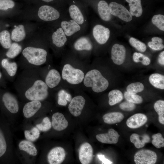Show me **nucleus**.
Listing matches in <instances>:
<instances>
[{"label": "nucleus", "mask_w": 164, "mask_h": 164, "mask_svg": "<svg viewBox=\"0 0 164 164\" xmlns=\"http://www.w3.org/2000/svg\"><path fill=\"white\" fill-rule=\"evenodd\" d=\"M84 84L86 87H91L96 93L105 90L109 86L108 81L98 70L93 69L88 72L84 76Z\"/></svg>", "instance_id": "nucleus-1"}, {"label": "nucleus", "mask_w": 164, "mask_h": 164, "mask_svg": "<svg viewBox=\"0 0 164 164\" xmlns=\"http://www.w3.org/2000/svg\"><path fill=\"white\" fill-rule=\"evenodd\" d=\"M48 90V86L46 83L37 80L26 91L25 95L27 99L32 101H42L47 97Z\"/></svg>", "instance_id": "nucleus-2"}, {"label": "nucleus", "mask_w": 164, "mask_h": 164, "mask_svg": "<svg viewBox=\"0 0 164 164\" xmlns=\"http://www.w3.org/2000/svg\"><path fill=\"white\" fill-rule=\"evenodd\" d=\"M22 53L29 63L38 66L43 64L46 62L47 54L45 50L32 47L26 48Z\"/></svg>", "instance_id": "nucleus-3"}, {"label": "nucleus", "mask_w": 164, "mask_h": 164, "mask_svg": "<svg viewBox=\"0 0 164 164\" xmlns=\"http://www.w3.org/2000/svg\"><path fill=\"white\" fill-rule=\"evenodd\" d=\"M62 77L69 83L77 84L81 83L83 80L84 75L81 70L73 67L69 64H65L63 68Z\"/></svg>", "instance_id": "nucleus-4"}, {"label": "nucleus", "mask_w": 164, "mask_h": 164, "mask_svg": "<svg viewBox=\"0 0 164 164\" xmlns=\"http://www.w3.org/2000/svg\"><path fill=\"white\" fill-rule=\"evenodd\" d=\"M157 160V155L154 151L143 149L136 152L134 156L136 164H154Z\"/></svg>", "instance_id": "nucleus-5"}, {"label": "nucleus", "mask_w": 164, "mask_h": 164, "mask_svg": "<svg viewBox=\"0 0 164 164\" xmlns=\"http://www.w3.org/2000/svg\"><path fill=\"white\" fill-rule=\"evenodd\" d=\"M109 6L111 15L118 17L126 22L132 20V15L129 11L122 5L115 2H111L109 4Z\"/></svg>", "instance_id": "nucleus-6"}, {"label": "nucleus", "mask_w": 164, "mask_h": 164, "mask_svg": "<svg viewBox=\"0 0 164 164\" xmlns=\"http://www.w3.org/2000/svg\"><path fill=\"white\" fill-rule=\"evenodd\" d=\"M38 15L40 19L45 21L55 20L60 16V14L57 10L48 5L41 6L39 9Z\"/></svg>", "instance_id": "nucleus-7"}, {"label": "nucleus", "mask_w": 164, "mask_h": 164, "mask_svg": "<svg viewBox=\"0 0 164 164\" xmlns=\"http://www.w3.org/2000/svg\"><path fill=\"white\" fill-rule=\"evenodd\" d=\"M93 37L96 41L100 44L105 43L110 36V31L108 28L97 24L95 26L92 30Z\"/></svg>", "instance_id": "nucleus-8"}, {"label": "nucleus", "mask_w": 164, "mask_h": 164, "mask_svg": "<svg viewBox=\"0 0 164 164\" xmlns=\"http://www.w3.org/2000/svg\"><path fill=\"white\" fill-rule=\"evenodd\" d=\"M86 100L82 96L79 95L73 98L68 106L70 113L75 117L79 116L84 106Z\"/></svg>", "instance_id": "nucleus-9"}, {"label": "nucleus", "mask_w": 164, "mask_h": 164, "mask_svg": "<svg viewBox=\"0 0 164 164\" xmlns=\"http://www.w3.org/2000/svg\"><path fill=\"white\" fill-rule=\"evenodd\" d=\"M93 148L89 143L85 142L82 144L79 152V158L81 163L90 164L93 159Z\"/></svg>", "instance_id": "nucleus-10"}, {"label": "nucleus", "mask_w": 164, "mask_h": 164, "mask_svg": "<svg viewBox=\"0 0 164 164\" xmlns=\"http://www.w3.org/2000/svg\"><path fill=\"white\" fill-rule=\"evenodd\" d=\"M66 153L64 149L61 147L52 149L47 155V160L50 164H60L64 160Z\"/></svg>", "instance_id": "nucleus-11"}, {"label": "nucleus", "mask_w": 164, "mask_h": 164, "mask_svg": "<svg viewBox=\"0 0 164 164\" xmlns=\"http://www.w3.org/2000/svg\"><path fill=\"white\" fill-rule=\"evenodd\" d=\"M126 50L124 46L118 44H115L112 46L111 50V58L115 64L120 65L124 62Z\"/></svg>", "instance_id": "nucleus-12"}, {"label": "nucleus", "mask_w": 164, "mask_h": 164, "mask_svg": "<svg viewBox=\"0 0 164 164\" xmlns=\"http://www.w3.org/2000/svg\"><path fill=\"white\" fill-rule=\"evenodd\" d=\"M119 136L116 131L111 128L108 130L107 133L97 134L96 137L97 140L101 143L115 144L118 141Z\"/></svg>", "instance_id": "nucleus-13"}, {"label": "nucleus", "mask_w": 164, "mask_h": 164, "mask_svg": "<svg viewBox=\"0 0 164 164\" xmlns=\"http://www.w3.org/2000/svg\"><path fill=\"white\" fill-rule=\"evenodd\" d=\"M147 120V118L145 114L137 113L130 117L127 120L126 124L127 126L130 128H137L145 125Z\"/></svg>", "instance_id": "nucleus-14"}, {"label": "nucleus", "mask_w": 164, "mask_h": 164, "mask_svg": "<svg viewBox=\"0 0 164 164\" xmlns=\"http://www.w3.org/2000/svg\"><path fill=\"white\" fill-rule=\"evenodd\" d=\"M61 27L67 37L72 36L81 29L80 25L72 19L61 22Z\"/></svg>", "instance_id": "nucleus-15"}, {"label": "nucleus", "mask_w": 164, "mask_h": 164, "mask_svg": "<svg viewBox=\"0 0 164 164\" xmlns=\"http://www.w3.org/2000/svg\"><path fill=\"white\" fill-rule=\"evenodd\" d=\"M2 99L5 106L10 112L13 114L18 112L19 109L18 102L13 95L6 93L3 95Z\"/></svg>", "instance_id": "nucleus-16"}, {"label": "nucleus", "mask_w": 164, "mask_h": 164, "mask_svg": "<svg viewBox=\"0 0 164 164\" xmlns=\"http://www.w3.org/2000/svg\"><path fill=\"white\" fill-rule=\"evenodd\" d=\"M52 125L55 130L61 131L66 129L68 123L64 115L59 112L54 113L52 116Z\"/></svg>", "instance_id": "nucleus-17"}, {"label": "nucleus", "mask_w": 164, "mask_h": 164, "mask_svg": "<svg viewBox=\"0 0 164 164\" xmlns=\"http://www.w3.org/2000/svg\"><path fill=\"white\" fill-rule=\"evenodd\" d=\"M41 106L39 101H33L29 102L24 105L23 112L24 116L29 118L33 116Z\"/></svg>", "instance_id": "nucleus-18"}, {"label": "nucleus", "mask_w": 164, "mask_h": 164, "mask_svg": "<svg viewBox=\"0 0 164 164\" xmlns=\"http://www.w3.org/2000/svg\"><path fill=\"white\" fill-rule=\"evenodd\" d=\"M61 79L59 72L55 69H52L49 71L46 77L45 83L49 87L53 88L59 84Z\"/></svg>", "instance_id": "nucleus-19"}, {"label": "nucleus", "mask_w": 164, "mask_h": 164, "mask_svg": "<svg viewBox=\"0 0 164 164\" xmlns=\"http://www.w3.org/2000/svg\"><path fill=\"white\" fill-rule=\"evenodd\" d=\"M74 49L78 51H90L93 48L92 43L89 39L86 36L78 38L73 44Z\"/></svg>", "instance_id": "nucleus-20"}, {"label": "nucleus", "mask_w": 164, "mask_h": 164, "mask_svg": "<svg viewBox=\"0 0 164 164\" xmlns=\"http://www.w3.org/2000/svg\"><path fill=\"white\" fill-rule=\"evenodd\" d=\"M52 39L53 43L58 47L63 46L67 41V36L61 27L58 28L53 32Z\"/></svg>", "instance_id": "nucleus-21"}, {"label": "nucleus", "mask_w": 164, "mask_h": 164, "mask_svg": "<svg viewBox=\"0 0 164 164\" xmlns=\"http://www.w3.org/2000/svg\"><path fill=\"white\" fill-rule=\"evenodd\" d=\"M69 12L71 19L80 25L84 22V18L83 13L77 6L75 5H70L69 8Z\"/></svg>", "instance_id": "nucleus-22"}, {"label": "nucleus", "mask_w": 164, "mask_h": 164, "mask_svg": "<svg viewBox=\"0 0 164 164\" xmlns=\"http://www.w3.org/2000/svg\"><path fill=\"white\" fill-rule=\"evenodd\" d=\"M130 138L131 142L137 149L143 147L146 143L149 142L150 141L149 136L146 134L140 136L136 133H133Z\"/></svg>", "instance_id": "nucleus-23"}, {"label": "nucleus", "mask_w": 164, "mask_h": 164, "mask_svg": "<svg viewBox=\"0 0 164 164\" xmlns=\"http://www.w3.org/2000/svg\"><path fill=\"white\" fill-rule=\"evenodd\" d=\"M97 10L101 19L104 21H108L111 19L109 5L105 1L101 0L99 2L97 5Z\"/></svg>", "instance_id": "nucleus-24"}, {"label": "nucleus", "mask_w": 164, "mask_h": 164, "mask_svg": "<svg viewBox=\"0 0 164 164\" xmlns=\"http://www.w3.org/2000/svg\"><path fill=\"white\" fill-rule=\"evenodd\" d=\"M124 116L120 112H111L104 114L102 118L104 122L107 124H113L121 122L123 119Z\"/></svg>", "instance_id": "nucleus-25"}, {"label": "nucleus", "mask_w": 164, "mask_h": 164, "mask_svg": "<svg viewBox=\"0 0 164 164\" xmlns=\"http://www.w3.org/2000/svg\"><path fill=\"white\" fill-rule=\"evenodd\" d=\"M129 3V12L132 16H141L143 12L141 0H125Z\"/></svg>", "instance_id": "nucleus-26"}, {"label": "nucleus", "mask_w": 164, "mask_h": 164, "mask_svg": "<svg viewBox=\"0 0 164 164\" xmlns=\"http://www.w3.org/2000/svg\"><path fill=\"white\" fill-rule=\"evenodd\" d=\"M26 32L23 25H20L16 27L12 31L11 39L16 42L22 40L25 37Z\"/></svg>", "instance_id": "nucleus-27"}, {"label": "nucleus", "mask_w": 164, "mask_h": 164, "mask_svg": "<svg viewBox=\"0 0 164 164\" xmlns=\"http://www.w3.org/2000/svg\"><path fill=\"white\" fill-rule=\"evenodd\" d=\"M19 149L26 152L30 155L36 156L37 154V151L36 147L30 142L26 140L21 141L19 144Z\"/></svg>", "instance_id": "nucleus-28"}, {"label": "nucleus", "mask_w": 164, "mask_h": 164, "mask_svg": "<svg viewBox=\"0 0 164 164\" xmlns=\"http://www.w3.org/2000/svg\"><path fill=\"white\" fill-rule=\"evenodd\" d=\"M150 83L155 87L161 89H164V76L162 74L155 73L149 77Z\"/></svg>", "instance_id": "nucleus-29"}, {"label": "nucleus", "mask_w": 164, "mask_h": 164, "mask_svg": "<svg viewBox=\"0 0 164 164\" xmlns=\"http://www.w3.org/2000/svg\"><path fill=\"white\" fill-rule=\"evenodd\" d=\"M108 103L111 106L114 105L121 102L123 99L121 92L119 90L115 89L111 91L109 93Z\"/></svg>", "instance_id": "nucleus-30"}, {"label": "nucleus", "mask_w": 164, "mask_h": 164, "mask_svg": "<svg viewBox=\"0 0 164 164\" xmlns=\"http://www.w3.org/2000/svg\"><path fill=\"white\" fill-rule=\"evenodd\" d=\"M1 64L9 75L13 77L15 74L17 69V65L16 63L10 62L8 59H4L2 61Z\"/></svg>", "instance_id": "nucleus-31"}, {"label": "nucleus", "mask_w": 164, "mask_h": 164, "mask_svg": "<svg viewBox=\"0 0 164 164\" xmlns=\"http://www.w3.org/2000/svg\"><path fill=\"white\" fill-rule=\"evenodd\" d=\"M155 111L159 115L158 120L159 122L164 124V101L159 100L155 103L154 106Z\"/></svg>", "instance_id": "nucleus-32"}, {"label": "nucleus", "mask_w": 164, "mask_h": 164, "mask_svg": "<svg viewBox=\"0 0 164 164\" xmlns=\"http://www.w3.org/2000/svg\"><path fill=\"white\" fill-rule=\"evenodd\" d=\"M0 43L5 49H9L12 43L10 34L7 30H4L0 32Z\"/></svg>", "instance_id": "nucleus-33"}, {"label": "nucleus", "mask_w": 164, "mask_h": 164, "mask_svg": "<svg viewBox=\"0 0 164 164\" xmlns=\"http://www.w3.org/2000/svg\"><path fill=\"white\" fill-rule=\"evenodd\" d=\"M58 104L63 106H66L67 101L70 102L72 99L71 95L64 90H60L58 93Z\"/></svg>", "instance_id": "nucleus-34"}, {"label": "nucleus", "mask_w": 164, "mask_h": 164, "mask_svg": "<svg viewBox=\"0 0 164 164\" xmlns=\"http://www.w3.org/2000/svg\"><path fill=\"white\" fill-rule=\"evenodd\" d=\"M22 47L17 43L12 44L6 55L9 58H13L17 56L21 52Z\"/></svg>", "instance_id": "nucleus-35"}, {"label": "nucleus", "mask_w": 164, "mask_h": 164, "mask_svg": "<svg viewBox=\"0 0 164 164\" xmlns=\"http://www.w3.org/2000/svg\"><path fill=\"white\" fill-rule=\"evenodd\" d=\"M152 41L148 43L149 47L152 49L156 50H161L164 48L163 40L161 38L153 37L152 38Z\"/></svg>", "instance_id": "nucleus-36"}, {"label": "nucleus", "mask_w": 164, "mask_h": 164, "mask_svg": "<svg viewBox=\"0 0 164 164\" xmlns=\"http://www.w3.org/2000/svg\"><path fill=\"white\" fill-rule=\"evenodd\" d=\"M143 84L139 82H135L129 84L126 88L127 92L132 94H136L142 91L144 89Z\"/></svg>", "instance_id": "nucleus-37"}, {"label": "nucleus", "mask_w": 164, "mask_h": 164, "mask_svg": "<svg viewBox=\"0 0 164 164\" xmlns=\"http://www.w3.org/2000/svg\"><path fill=\"white\" fill-rule=\"evenodd\" d=\"M24 134L25 138L28 140L34 141L39 137L40 132L37 127H34L30 130H25Z\"/></svg>", "instance_id": "nucleus-38"}, {"label": "nucleus", "mask_w": 164, "mask_h": 164, "mask_svg": "<svg viewBox=\"0 0 164 164\" xmlns=\"http://www.w3.org/2000/svg\"><path fill=\"white\" fill-rule=\"evenodd\" d=\"M133 60L135 63L140 62L145 66L149 65L151 62L150 60L149 57L141 53L137 52L133 54Z\"/></svg>", "instance_id": "nucleus-39"}, {"label": "nucleus", "mask_w": 164, "mask_h": 164, "mask_svg": "<svg viewBox=\"0 0 164 164\" xmlns=\"http://www.w3.org/2000/svg\"><path fill=\"white\" fill-rule=\"evenodd\" d=\"M129 42L132 46L140 52H143L146 50V46L144 43L134 38L131 37Z\"/></svg>", "instance_id": "nucleus-40"}, {"label": "nucleus", "mask_w": 164, "mask_h": 164, "mask_svg": "<svg viewBox=\"0 0 164 164\" xmlns=\"http://www.w3.org/2000/svg\"><path fill=\"white\" fill-rule=\"evenodd\" d=\"M124 97L126 101L134 104H140L143 100V98L140 96L131 94L127 91L124 93Z\"/></svg>", "instance_id": "nucleus-41"}, {"label": "nucleus", "mask_w": 164, "mask_h": 164, "mask_svg": "<svg viewBox=\"0 0 164 164\" xmlns=\"http://www.w3.org/2000/svg\"><path fill=\"white\" fill-rule=\"evenodd\" d=\"M152 23L160 30L164 31V16L161 14L155 15L153 17Z\"/></svg>", "instance_id": "nucleus-42"}, {"label": "nucleus", "mask_w": 164, "mask_h": 164, "mask_svg": "<svg viewBox=\"0 0 164 164\" xmlns=\"http://www.w3.org/2000/svg\"><path fill=\"white\" fill-rule=\"evenodd\" d=\"M152 145L157 148L164 147V139L160 133L154 134L152 136Z\"/></svg>", "instance_id": "nucleus-43"}, {"label": "nucleus", "mask_w": 164, "mask_h": 164, "mask_svg": "<svg viewBox=\"0 0 164 164\" xmlns=\"http://www.w3.org/2000/svg\"><path fill=\"white\" fill-rule=\"evenodd\" d=\"M36 127L40 131L46 132L51 128L52 123L49 118L46 117L43 119L42 122L40 124H37Z\"/></svg>", "instance_id": "nucleus-44"}, {"label": "nucleus", "mask_w": 164, "mask_h": 164, "mask_svg": "<svg viewBox=\"0 0 164 164\" xmlns=\"http://www.w3.org/2000/svg\"><path fill=\"white\" fill-rule=\"evenodd\" d=\"M119 106L121 110L125 111H133L136 108L135 104L127 101L121 103Z\"/></svg>", "instance_id": "nucleus-45"}, {"label": "nucleus", "mask_w": 164, "mask_h": 164, "mask_svg": "<svg viewBox=\"0 0 164 164\" xmlns=\"http://www.w3.org/2000/svg\"><path fill=\"white\" fill-rule=\"evenodd\" d=\"M15 4L12 0H0V10H6L14 7Z\"/></svg>", "instance_id": "nucleus-46"}, {"label": "nucleus", "mask_w": 164, "mask_h": 164, "mask_svg": "<svg viewBox=\"0 0 164 164\" xmlns=\"http://www.w3.org/2000/svg\"><path fill=\"white\" fill-rule=\"evenodd\" d=\"M6 143L2 132L0 130V157L3 155L6 152Z\"/></svg>", "instance_id": "nucleus-47"}, {"label": "nucleus", "mask_w": 164, "mask_h": 164, "mask_svg": "<svg viewBox=\"0 0 164 164\" xmlns=\"http://www.w3.org/2000/svg\"><path fill=\"white\" fill-rule=\"evenodd\" d=\"M97 156L100 160L102 162V164H112V162L110 161L108 159L106 158L104 155H98Z\"/></svg>", "instance_id": "nucleus-48"}, {"label": "nucleus", "mask_w": 164, "mask_h": 164, "mask_svg": "<svg viewBox=\"0 0 164 164\" xmlns=\"http://www.w3.org/2000/svg\"><path fill=\"white\" fill-rule=\"evenodd\" d=\"M158 62L161 65H164V51L161 52L159 55L158 58Z\"/></svg>", "instance_id": "nucleus-49"}, {"label": "nucleus", "mask_w": 164, "mask_h": 164, "mask_svg": "<svg viewBox=\"0 0 164 164\" xmlns=\"http://www.w3.org/2000/svg\"><path fill=\"white\" fill-rule=\"evenodd\" d=\"M42 0L46 2H51L52 1H53L54 0Z\"/></svg>", "instance_id": "nucleus-50"}, {"label": "nucleus", "mask_w": 164, "mask_h": 164, "mask_svg": "<svg viewBox=\"0 0 164 164\" xmlns=\"http://www.w3.org/2000/svg\"><path fill=\"white\" fill-rule=\"evenodd\" d=\"M2 76V73H1V72H0V79L1 78Z\"/></svg>", "instance_id": "nucleus-51"}]
</instances>
